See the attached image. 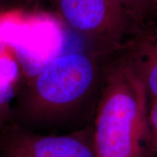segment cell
<instances>
[{"instance_id": "1", "label": "cell", "mask_w": 157, "mask_h": 157, "mask_svg": "<svg viewBox=\"0 0 157 157\" xmlns=\"http://www.w3.org/2000/svg\"><path fill=\"white\" fill-rule=\"evenodd\" d=\"M113 58L89 51L54 57L32 76L20 105L21 119L30 126L69 132L89 126Z\"/></svg>"}, {"instance_id": "2", "label": "cell", "mask_w": 157, "mask_h": 157, "mask_svg": "<svg viewBox=\"0 0 157 157\" xmlns=\"http://www.w3.org/2000/svg\"><path fill=\"white\" fill-rule=\"evenodd\" d=\"M148 99L140 80L114 57L104 76L92 124L97 157H150Z\"/></svg>"}, {"instance_id": "3", "label": "cell", "mask_w": 157, "mask_h": 157, "mask_svg": "<svg viewBox=\"0 0 157 157\" xmlns=\"http://www.w3.org/2000/svg\"><path fill=\"white\" fill-rule=\"evenodd\" d=\"M63 22L82 37L89 52L120 55L143 27L116 0H50Z\"/></svg>"}, {"instance_id": "4", "label": "cell", "mask_w": 157, "mask_h": 157, "mask_svg": "<svg viewBox=\"0 0 157 157\" xmlns=\"http://www.w3.org/2000/svg\"><path fill=\"white\" fill-rule=\"evenodd\" d=\"M2 147L13 157H97L92 124L59 135H40L17 127L4 138Z\"/></svg>"}, {"instance_id": "5", "label": "cell", "mask_w": 157, "mask_h": 157, "mask_svg": "<svg viewBox=\"0 0 157 157\" xmlns=\"http://www.w3.org/2000/svg\"><path fill=\"white\" fill-rule=\"evenodd\" d=\"M140 80L148 98L157 99V13L127 50L118 56Z\"/></svg>"}, {"instance_id": "6", "label": "cell", "mask_w": 157, "mask_h": 157, "mask_svg": "<svg viewBox=\"0 0 157 157\" xmlns=\"http://www.w3.org/2000/svg\"><path fill=\"white\" fill-rule=\"evenodd\" d=\"M143 27L156 14V0H116Z\"/></svg>"}, {"instance_id": "7", "label": "cell", "mask_w": 157, "mask_h": 157, "mask_svg": "<svg viewBox=\"0 0 157 157\" xmlns=\"http://www.w3.org/2000/svg\"><path fill=\"white\" fill-rule=\"evenodd\" d=\"M18 76V67L13 59L0 56V84H13Z\"/></svg>"}, {"instance_id": "8", "label": "cell", "mask_w": 157, "mask_h": 157, "mask_svg": "<svg viewBox=\"0 0 157 157\" xmlns=\"http://www.w3.org/2000/svg\"><path fill=\"white\" fill-rule=\"evenodd\" d=\"M13 84H0V127L6 121L9 113V105L14 95Z\"/></svg>"}, {"instance_id": "9", "label": "cell", "mask_w": 157, "mask_h": 157, "mask_svg": "<svg viewBox=\"0 0 157 157\" xmlns=\"http://www.w3.org/2000/svg\"><path fill=\"white\" fill-rule=\"evenodd\" d=\"M152 153L153 157H157V123L155 126L152 137Z\"/></svg>"}, {"instance_id": "10", "label": "cell", "mask_w": 157, "mask_h": 157, "mask_svg": "<svg viewBox=\"0 0 157 157\" xmlns=\"http://www.w3.org/2000/svg\"><path fill=\"white\" fill-rule=\"evenodd\" d=\"M6 45L5 43L2 42L1 40H0V56H2L4 53V51L5 50V48H6Z\"/></svg>"}, {"instance_id": "11", "label": "cell", "mask_w": 157, "mask_h": 157, "mask_svg": "<svg viewBox=\"0 0 157 157\" xmlns=\"http://www.w3.org/2000/svg\"><path fill=\"white\" fill-rule=\"evenodd\" d=\"M0 157H13V156H10V155H9L7 154H5V153H3V154Z\"/></svg>"}, {"instance_id": "12", "label": "cell", "mask_w": 157, "mask_h": 157, "mask_svg": "<svg viewBox=\"0 0 157 157\" xmlns=\"http://www.w3.org/2000/svg\"><path fill=\"white\" fill-rule=\"evenodd\" d=\"M156 13H157V0H156Z\"/></svg>"}]
</instances>
